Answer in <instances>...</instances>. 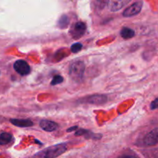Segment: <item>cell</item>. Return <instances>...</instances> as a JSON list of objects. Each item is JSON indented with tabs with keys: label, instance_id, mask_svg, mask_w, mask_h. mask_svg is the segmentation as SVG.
<instances>
[{
	"label": "cell",
	"instance_id": "cell-19",
	"mask_svg": "<svg viewBox=\"0 0 158 158\" xmlns=\"http://www.w3.org/2000/svg\"><path fill=\"white\" fill-rule=\"evenodd\" d=\"M117 158H140L137 157L135 154H123V155L120 156Z\"/></svg>",
	"mask_w": 158,
	"mask_h": 158
},
{
	"label": "cell",
	"instance_id": "cell-21",
	"mask_svg": "<svg viewBox=\"0 0 158 158\" xmlns=\"http://www.w3.org/2000/svg\"><path fill=\"white\" fill-rule=\"evenodd\" d=\"M77 127H70V128H69V130H67V132H71V131H73V130H76V129H77Z\"/></svg>",
	"mask_w": 158,
	"mask_h": 158
},
{
	"label": "cell",
	"instance_id": "cell-15",
	"mask_svg": "<svg viewBox=\"0 0 158 158\" xmlns=\"http://www.w3.org/2000/svg\"><path fill=\"white\" fill-rule=\"evenodd\" d=\"M82 47H83V45H82L81 43H75V44H73L71 46V51H72L73 53H77V52H80V51L81 50Z\"/></svg>",
	"mask_w": 158,
	"mask_h": 158
},
{
	"label": "cell",
	"instance_id": "cell-6",
	"mask_svg": "<svg viewBox=\"0 0 158 158\" xmlns=\"http://www.w3.org/2000/svg\"><path fill=\"white\" fill-rule=\"evenodd\" d=\"M142 6H143L142 2H137L132 4L128 8H127L123 11V15L124 17H131L137 15L138 13H140V10L142 9Z\"/></svg>",
	"mask_w": 158,
	"mask_h": 158
},
{
	"label": "cell",
	"instance_id": "cell-17",
	"mask_svg": "<svg viewBox=\"0 0 158 158\" xmlns=\"http://www.w3.org/2000/svg\"><path fill=\"white\" fill-rule=\"evenodd\" d=\"M157 108H158V98L155 99V100H154L151 104V110H155V109H157Z\"/></svg>",
	"mask_w": 158,
	"mask_h": 158
},
{
	"label": "cell",
	"instance_id": "cell-4",
	"mask_svg": "<svg viewBox=\"0 0 158 158\" xmlns=\"http://www.w3.org/2000/svg\"><path fill=\"white\" fill-rule=\"evenodd\" d=\"M143 143L145 146H154L158 144V127L148 133L144 137Z\"/></svg>",
	"mask_w": 158,
	"mask_h": 158
},
{
	"label": "cell",
	"instance_id": "cell-13",
	"mask_svg": "<svg viewBox=\"0 0 158 158\" xmlns=\"http://www.w3.org/2000/svg\"><path fill=\"white\" fill-rule=\"evenodd\" d=\"M69 23V18H68V16H66V15H63V16H61V18H60V20H59L58 26H60V28H61V29H65V28H66L68 26Z\"/></svg>",
	"mask_w": 158,
	"mask_h": 158
},
{
	"label": "cell",
	"instance_id": "cell-7",
	"mask_svg": "<svg viewBox=\"0 0 158 158\" xmlns=\"http://www.w3.org/2000/svg\"><path fill=\"white\" fill-rule=\"evenodd\" d=\"M131 0H108V9L111 12H117L124 7Z\"/></svg>",
	"mask_w": 158,
	"mask_h": 158
},
{
	"label": "cell",
	"instance_id": "cell-1",
	"mask_svg": "<svg viewBox=\"0 0 158 158\" xmlns=\"http://www.w3.org/2000/svg\"><path fill=\"white\" fill-rule=\"evenodd\" d=\"M66 150L67 144L66 143H58L40 151L35 154L32 158H56L66 151Z\"/></svg>",
	"mask_w": 158,
	"mask_h": 158
},
{
	"label": "cell",
	"instance_id": "cell-12",
	"mask_svg": "<svg viewBox=\"0 0 158 158\" xmlns=\"http://www.w3.org/2000/svg\"><path fill=\"white\" fill-rule=\"evenodd\" d=\"M12 140V134L9 133H2L0 134V145H6Z\"/></svg>",
	"mask_w": 158,
	"mask_h": 158
},
{
	"label": "cell",
	"instance_id": "cell-5",
	"mask_svg": "<svg viewBox=\"0 0 158 158\" xmlns=\"http://www.w3.org/2000/svg\"><path fill=\"white\" fill-rule=\"evenodd\" d=\"M13 66L15 70L19 74H20V75H28L31 71L30 66L28 64L27 62H26L25 60H17V61H15V63H14Z\"/></svg>",
	"mask_w": 158,
	"mask_h": 158
},
{
	"label": "cell",
	"instance_id": "cell-2",
	"mask_svg": "<svg viewBox=\"0 0 158 158\" xmlns=\"http://www.w3.org/2000/svg\"><path fill=\"white\" fill-rule=\"evenodd\" d=\"M85 71V64L82 61H76L71 64L69 69V75L71 80L74 82L81 81L83 80V74Z\"/></svg>",
	"mask_w": 158,
	"mask_h": 158
},
{
	"label": "cell",
	"instance_id": "cell-11",
	"mask_svg": "<svg viewBox=\"0 0 158 158\" xmlns=\"http://www.w3.org/2000/svg\"><path fill=\"white\" fill-rule=\"evenodd\" d=\"M120 35L123 39H131L135 35V32L131 28L124 27L120 31Z\"/></svg>",
	"mask_w": 158,
	"mask_h": 158
},
{
	"label": "cell",
	"instance_id": "cell-10",
	"mask_svg": "<svg viewBox=\"0 0 158 158\" xmlns=\"http://www.w3.org/2000/svg\"><path fill=\"white\" fill-rule=\"evenodd\" d=\"M10 122L19 127H29L33 126V122L29 119H11Z\"/></svg>",
	"mask_w": 158,
	"mask_h": 158
},
{
	"label": "cell",
	"instance_id": "cell-3",
	"mask_svg": "<svg viewBox=\"0 0 158 158\" xmlns=\"http://www.w3.org/2000/svg\"><path fill=\"white\" fill-rule=\"evenodd\" d=\"M86 24L83 22H78L71 27L70 30H69V34L74 40H78L84 35L86 32Z\"/></svg>",
	"mask_w": 158,
	"mask_h": 158
},
{
	"label": "cell",
	"instance_id": "cell-20",
	"mask_svg": "<svg viewBox=\"0 0 158 158\" xmlns=\"http://www.w3.org/2000/svg\"><path fill=\"white\" fill-rule=\"evenodd\" d=\"M153 156H154V158H158V148L154 150V152H153Z\"/></svg>",
	"mask_w": 158,
	"mask_h": 158
},
{
	"label": "cell",
	"instance_id": "cell-8",
	"mask_svg": "<svg viewBox=\"0 0 158 158\" xmlns=\"http://www.w3.org/2000/svg\"><path fill=\"white\" fill-rule=\"evenodd\" d=\"M86 103L89 104L94 105H101L107 101V97L105 95L102 94H94V95L89 96L86 100Z\"/></svg>",
	"mask_w": 158,
	"mask_h": 158
},
{
	"label": "cell",
	"instance_id": "cell-18",
	"mask_svg": "<svg viewBox=\"0 0 158 158\" xmlns=\"http://www.w3.org/2000/svg\"><path fill=\"white\" fill-rule=\"evenodd\" d=\"M89 131H86V130H82V129H80L78 130V131L76 132L75 135L76 136H82V135H85V134H86V133H88Z\"/></svg>",
	"mask_w": 158,
	"mask_h": 158
},
{
	"label": "cell",
	"instance_id": "cell-16",
	"mask_svg": "<svg viewBox=\"0 0 158 158\" xmlns=\"http://www.w3.org/2000/svg\"><path fill=\"white\" fill-rule=\"evenodd\" d=\"M106 3V0H97V6L99 9H103Z\"/></svg>",
	"mask_w": 158,
	"mask_h": 158
},
{
	"label": "cell",
	"instance_id": "cell-9",
	"mask_svg": "<svg viewBox=\"0 0 158 158\" xmlns=\"http://www.w3.org/2000/svg\"><path fill=\"white\" fill-rule=\"evenodd\" d=\"M40 126L43 131H47V132H52L56 131L58 128L59 125L56 122L51 121L48 120H43L40 123Z\"/></svg>",
	"mask_w": 158,
	"mask_h": 158
},
{
	"label": "cell",
	"instance_id": "cell-14",
	"mask_svg": "<svg viewBox=\"0 0 158 158\" xmlns=\"http://www.w3.org/2000/svg\"><path fill=\"white\" fill-rule=\"evenodd\" d=\"M63 77H61V76L60 75H56L52 78V81H51V85H52V86H56V85L63 83Z\"/></svg>",
	"mask_w": 158,
	"mask_h": 158
}]
</instances>
